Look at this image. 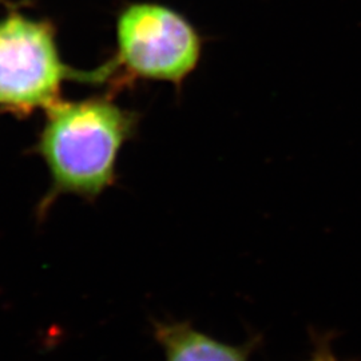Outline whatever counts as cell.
<instances>
[{
	"mask_svg": "<svg viewBox=\"0 0 361 361\" xmlns=\"http://www.w3.org/2000/svg\"><path fill=\"white\" fill-rule=\"evenodd\" d=\"M40 153L61 192L95 198L116 180L121 150L140 126L137 111L110 97L58 102L49 109Z\"/></svg>",
	"mask_w": 361,
	"mask_h": 361,
	"instance_id": "1",
	"label": "cell"
},
{
	"mask_svg": "<svg viewBox=\"0 0 361 361\" xmlns=\"http://www.w3.org/2000/svg\"><path fill=\"white\" fill-rule=\"evenodd\" d=\"M114 89L137 80L182 87L201 62L204 39L177 10L157 1H131L116 15Z\"/></svg>",
	"mask_w": 361,
	"mask_h": 361,
	"instance_id": "2",
	"label": "cell"
},
{
	"mask_svg": "<svg viewBox=\"0 0 361 361\" xmlns=\"http://www.w3.org/2000/svg\"><path fill=\"white\" fill-rule=\"evenodd\" d=\"M104 82L114 78L107 62L94 73H74L63 65L51 28L11 15L0 20V104L16 109L51 107L68 78Z\"/></svg>",
	"mask_w": 361,
	"mask_h": 361,
	"instance_id": "3",
	"label": "cell"
},
{
	"mask_svg": "<svg viewBox=\"0 0 361 361\" xmlns=\"http://www.w3.org/2000/svg\"><path fill=\"white\" fill-rule=\"evenodd\" d=\"M153 332L166 361H249L259 343V336H255L241 345L225 344L186 322H154Z\"/></svg>",
	"mask_w": 361,
	"mask_h": 361,
	"instance_id": "4",
	"label": "cell"
},
{
	"mask_svg": "<svg viewBox=\"0 0 361 361\" xmlns=\"http://www.w3.org/2000/svg\"><path fill=\"white\" fill-rule=\"evenodd\" d=\"M332 338L334 336L331 334H312V341H313V350L308 361H356V360H340L332 349Z\"/></svg>",
	"mask_w": 361,
	"mask_h": 361,
	"instance_id": "5",
	"label": "cell"
}]
</instances>
